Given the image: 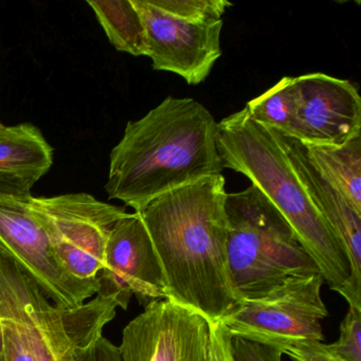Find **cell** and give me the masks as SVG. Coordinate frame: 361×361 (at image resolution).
<instances>
[{
  "label": "cell",
  "instance_id": "15",
  "mask_svg": "<svg viewBox=\"0 0 361 361\" xmlns=\"http://www.w3.org/2000/svg\"><path fill=\"white\" fill-rule=\"evenodd\" d=\"M304 147L317 172L361 214V136L339 147Z\"/></svg>",
  "mask_w": 361,
  "mask_h": 361
},
{
  "label": "cell",
  "instance_id": "3",
  "mask_svg": "<svg viewBox=\"0 0 361 361\" xmlns=\"http://www.w3.org/2000/svg\"><path fill=\"white\" fill-rule=\"evenodd\" d=\"M219 151L224 168L246 176L276 207L323 280L337 291L350 276L345 253L306 193L276 133L243 109L219 122Z\"/></svg>",
  "mask_w": 361,
  "mask_h": 361
},
{
  "label": "cell",
  "instance_id": "20",
  "mask_svg": "<svg viewBox=\"0 0 361 361\" xmlns=\"http://www.w3.org/2000/svg\"><path fill=\"white\" fill-rule=\"evenodd\" d=\"M5 338L6 361H35L32 352L18 325L7 314L0 312Z\"/></svg>",
  "mask_w": 361,
  "mask_h": 361
},
{
  "label": "cell",
  "instance_id": "13",
  "mask_svg": "<svg viewBox=\"0 0 361 361\" xmlns=\"http://www.w3.org/2000/svg\"><path fill=\"white\" fill-rule=\"evenodd\" d=\"M276 135L306 193L345 253L350 276L337 293L350 307L361 308V214L317 172L302 143L278 133Z\"/></svg>",
  "mask_w": 361,
  "mask_h": 361
},
{
  "label": "cell",
  "instance_id": "14",
  "mask_svg": "<svg viewBox=\"0 0 361 361\" xmlns=\"http://www.w3.org/2000/svg\"><path fill=\"white\" fill-rule=\"evenodd\" d=\"M54 164V149L31 123L0 130V175L39 181Z\"/></svg>",
  "mask_w": 361,
  "mask_h": 361
},
{
  "label": "cell",
  "instance_id": "16",
  "mask_svg": "<svg viewBox=\"0 0 361 361\" xmlns=\"http://www.w3.org/2000/svg\"><path fill=\"white\" fill-rule=\"evenodd\" d=\"M111 45L120 52L147 56L145 29L133 0L87 1Z\"/></svg>",
  "mask_w": 361,
  "mask_h": 361
},
{
  "label": "cell",
  "instance_id": "12",
  "mask_svg": "<svg viewBox=\"0 0 361 361\" xmlns=\"http://www.w3.org/2000/svg\"><path fill=\"white\" fill-rule=\"evenodd\" d=\"M99 276L102 288L118 293L126 306L133 295L145 307L166 299L161 265L139 213H128L111 228Z\"/></svg>",
  "mask_w": 361,
  "mask_h": 361
},
{
  "label": "cell",
  "instance_id": "27",
  "mask_svg": "<svg viewBox=\"0 0 361 361\" xmlns=\"http://www.w3.org/2000/svg\"><path fill=\"white\" fill-rule=\"evenodd\" d=\"M6 128V126H4V124L1 123V122H0V130H4V128Z\"/></svg>",
  "mask_w": 361,
  "mask_h": 361
},
{
  "label": "cell",
  "instance_id": "2",
  "mask_svg": "<svg viewBox=\"0 0 361 361\" xmlns=\"http://www.w3.org/2000/svg\"><path fill=\"white\" fill-rule=\"evenodd\" d=\"M224 169L212 114L194 99L168 97L128 122L111 151L105 190L109 200L138 213L155 198Z\"/></svg>",
  "mask_w": 361,
  "mask_h": 361
},
{
  "label": "cell",
  "instance_id": "8",
  "mask_svg": "<svg viewBox=\"0 0 361 361\" xmlns=\"http://www.w3.org/2000/svg\"><path fill=\"white\" fill-rule=\"evenodd\" d=\"M210 323L168 299L151 302L122 334V361H209Z\"/></svg>",
  "mask_w": 361,
  "mask_h": 361
},
{
  "label": "cell",
  "instance_id": "21",
  "mask_svg": "<svg viewBox=\"0 0 361 361\" xmlns=\"http://www.w3.org/2000/svg\"><path fill=\"white\" fill-rule=\"evenodd\" d=\"M73 361H122L119 346L100 336L75 346Z\"/></svg>",
  "mask_w": 361,
  "mask_h": 361
},
{
  "label": "cell",
  "instance_id": "1",
  "mask_svg": "<svg viewBox=\"0 0 361 361\" xmlns=\"http://www.w3.org/2000/svg\"><path fill=\"white\" fill-rule=\"evenodd\" d=\"M227 194L225 177L214 175L164 194L138 212L161 265L166 299L210 324L240 302L228 271Z\"/></svg>",
  "mask_w": 361,
  "mask_h": 361
},
{
  "label": "cell",
  "instance_id": "18",
  "mask_svg": "<svg viewBox=\"0 0 361 361\" xmlns=\"http://www.w3.org/2000/svg\"><path fill=\"white\" fill-rule=\"evenodd\" d=\"M149 3L171 18L194 24L219 22L228 8L233 7L227 0H149Z\"/></svg>",
  "mask_w": 361,
  "mask_h": 361
},
{
  "label": "cell",
  "instance_id": "26",
  "mask_svg": "<svg viewBox=\"0 0 361 361\" xmlns=\"http://www.w3.org/2000/svg\"><path fill=\"white\" fill-rule=\"evenodd\" d=\"M0 252H5V249H4L3 245L0 244Z\"/></svg>",
  "mask_w": 361,
  "mask_h": 361
},
{
  "label": "cell",
  "instance_id": "11",
  "mask_svg": "<svg viewBox=\"0 0 361 361\" xmlns=\"http://www.w3.org/2000/svg\"><path fill=\"white\" fill-rule=\"evenodd\" d=\"M299 138L304 145H339L361 136V99L348 80L314 73L295 78Z\"/></svg>",
  "mask_w": 361,
  "mask_h": 361
},
{
  "label": "cell",
  "instance_id": "4",
  "mask_svg": "<svg viewBox=\"0 0 361 361\" xmlns=\"http://www.w3.org/2000/svg\"><path fill=\"white\" fill-rule=\"evenodd\" d=\"M225 207L228 271L238 301L257 299L288 279L320 274L286 219L255 185L228 193Z\"/></svg>",
  "mask_w": 361,
  "mask_h": 361
},
{
  "label": "cell",
  "instance_id": "24",
  "mask_svg": "<svg viewBox=\"0 0 361 361\" xmlns=\"http://www.w3.org/2000/svg\"><path fill=\"white\" fill-rule=\"evenodd\" d=\"M232 338L221 321L211 323L209 361H235L232 353Z\"/></svg>",
  "mask_w": 361,
  "mask_h": 361
},
{
  "label": "cell",
  "instance_id": "19",
  "mask_svg": "<svg viewBox=\"0 0 361 361\" xmlns=\"http://www.w3.org/2000/svg\"><path fill=\"white\" fill-rule=\"evenodd\" d=\"M329 348L343 361H361V308H348L340 324L339 339Z\"/></svg>",
  "mask_w": 361,
  "mask_h": 361
},
{
  "label": "cell",
  "instance_id": "9",
  "mask_svg": "<svg viewBox=\"0 0 361 361\" xmlns=\"http://www.w3.org/2000/svg\"><path fill=\"white\" fill-rule=\"evenodd\" d=\"M0 312L18 325L35 361H73L78 344L64 310L54 305L5 252H0Z\"/></svg>",
  "mask_w": 361,
  "mask_h": 361
},
{
  "label": "cell",
  "instance_id": "6",
  "mask_svg": "<svg viewBox=\"0 0 361 361\" xmlns=\"http://www.w3.org/2000/svg\"><path fill=\"white\" fill-rule=\"evenodd\" d=\"M323 276H295L257 299L238 302L221 322L233 338L285 350L304 340L324 339L329 310L321 297Z\"/></svg>",
  "mask_w": 361,
  "mask_h": 361
},
{
  "label": "cell",
  "instance_id": "25",
  "mask_svg": "<svg viewBox=\"0 0 361 361\" xmlns=\"http://www.w3.org/2000/svg\"><path fill=\"white\" fill-rule=\"evenodd\" d=\"M0 361H6L5 358V338H4V329L0 320Z\"/></svg>",
  "mask_w": 361,
  "mask_h": 361
},
{
  "label": "cell",
  "instance_id": "22",
  "mask_svg": "<svg viewBox=\"0 0 361 361\" xmlns=\"http://www.w3.org/2000/svg\"><path fill=\"white\" fill-rule=\"evenodd\" d=\"M235 361H282L283 352L242 338H232Z\"/></svg>",
  "mask_w": 361,
  "mask_h": 361
},
{
  "label": "cell",
  "instance_id": "17",
  "mask_svg": "<svg viewBox=\"0 0 361 361\" xmlns=\"http://www.w3.org/2000/svg\"><path fill=\"white\" fill-rule=\"evenodd\" d=\"M249 117L287 138H299L295 80L284 77L276 85L245 106Z\"/></svg>",
  "mask_w": 361,
  "mask_h": 361
},
{
  "label": "cell",
  "instance_id": "7",
  "mask_svg": "<svg viewBox=\"0 0 361 361\" xmlns=\"http://www.w3.org/2000/svg\"><path fill=\"white\" fill-rule=\"evenodd\" d=\"M29 208L45 231L59 263L80 280L98 278L109 232L128 214L122 207L86 193L32 197Z\"/></svg>",
  "mask_w": 361,
  "mask_h": 361
},
{
  "label": "cell",
  "instance_id": "23",
  "mask_svg": "<svg viewBox=\"0 0 361 361\" xmlns=\"http://www.w3.org/2000/svg\"><path fill=\"white\" fill-rule=\"evenodd\" d=\"M285 354L288 355L293 361H343L334 354L329 344L322 343L319 340H304L289 346Z\"/></svg>",
  "mask_w": 361,
  "mask_h": 361
},
{
  "label": "cell",
  "instance_id": "5",
  "mask_svg": "<svg viewBox=\"0 0 361 361\" xmlns=\"http://www.w3.org/2000/svg\"><path fill=\"white\" fill-rule=\"evenodd\" d=\"M35 181L0 175V244L58 307L75 310L102 288L100 276L80 280L59 263L45 231L31 214Z\"/></svg>",
  "mask_w": 361,
  "mask_h": 361
},
{
  "label": "cell",
  "instance_id": "10",
  "mask_svg": "<svg viewBox=\"0 0 361 361\" xmlns=\"http://www.w3.org/2000/svg\"><path fill=\"white\" fill-rule=\"evenodd\" d=\"M133 4L145 26L154 71L176 73L189 85L202 83L221 56L223 20L194 24L162 13L149 0Z\"/></svg>",
  "mask_w": 361,
  "mask_h": 361
}]
</instances>
